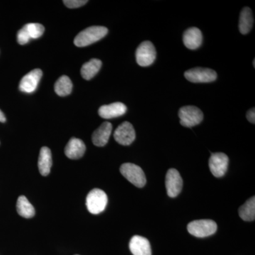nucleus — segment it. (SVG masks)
Returning a JSON list of instances; mask_svg holds the SVG:
<instances>
[{"label":"nucleus","instance_id":"17","mask_svg":"<svg viewBox=\"0 0 255 255\" xmlns=\"http://www.w3.org/2000/svg\"><path fill=\"white\" fill-rule=\"evenodd\" d=\"M86 151V146L80 139L72 137L65 148V155L71 159L81 158Z\"/></svg>","mask_w":255,"mask_h":255},{"label":"nucleus","instance_id":"25","mask_svg":"<svg viewBox=\"0 0 255 255\" xmlns=\"http://www.w3.org/2000/svg\"><path fill=\"white\" fill-rule=\"evenodd\" d=\"M247 119L251 123L255 124V108L251 109V110L248 111L247 113Z\"/></svg>","mask_w":255,"mask_h":255},{"label":"nucleus","instance_id":"26","mask_svg":"<svg viewBox=\"0 0 255 255\" xmlns=\"http://www.w3.org/2000/svg\"><path fill=\"white\" fill-rule=\"evenodd\" d=\"M6 117H5L4 114H3V112L0 110V122L1 123H4L6 122Z\"/></svg>","mask_w":255,"mask_h":255},{"label":"nucleus","instance_id":"4","mask_svg":"<svg viewBox=\"0 0 255 255\" xmlns=\"http://www.w3.org/2000/svg\"><path fill=\"white\" fill-rule=\"evenodd\" d=\"M120 172L128 181L138 188L143 187L146 184L145 173L141 167L132 163H124L121 166Z\"/></svg>","mask_w":255,"mask_h":255},{"label":"nucleus","instance_id":"27","mask_svg":"<svg viewBox=\"0 0 255 255\" xmlns=\"http://www.w3.org/2000/svg\"></svg>","mask_w":255,"mask_h":255},{"label":"nucleus","instance_id":"5","mask_svg":"<svg viewBox=\"0 0 255 255\" xmlns=\"http://www.w3.org/2000/svg\"><path fill=\"white\" fill-rule=\"evenodd\" d=\"M180 124L183 127L191 128L199 125L204 119V114L198 107L194 106H185L179 111Z\"/></svg>","mask_w":255,"mask_h":255},{"label":"nucleus","instance_id":"3","mask_svg":"<svg viewBox=\"0 0 255 255\" xmlns=\"http://www.w3.org/2000/svg\"><path fill=\"white\" fill-rule=\"evenodd\" d=\"M188 232L196 238H206L217 231V224L212 220H197L189 223Z\"/></svg>","mask_w":255,"mask_h":255},{"label":"nucleus","instance_id":"12","mask_svg":"<svg viewBox=\"0 0 255 255\" xmlns=\"http://www.w3.org/2000/svg\"><path fill=\"white\" fill-rule=\"evenodd\" d=\"M42 75L43 73L41 70L35 69L23 77L19 84L20 91L28 94L33 93L36 91Z\"/></svg>","mask_w":255,"mask_h":255},{"label":"nucleus","instance_id":"23","mask_svg":"<svg viewBox=\"0 0 255 255\" xmlns=\"http://www.w3.org/2000/svg\"><path fill=\"white\" fill-rule=\"evenodd\" d=\"M73 90V83L71 80L66 75L60 77L55 84V92L60 97H65L70 95Z\"/></svg>","mask_w":255,"mask_h":255},{"label":"nucleus","instance_id":"24","mask_svg":"<svg viewBox=\"0 0 255 255\" xmlns=\"http://www.w3.org/2000/svg\"><path fill=\"white\" fill-rule=\"evenodd\" d=\"M87 2L88 1H86V0H65L63 1L65 6L70 9L80 7V6L86 4Z\"/></svg>","mask_w":255,"mask_h":255},{"label":"nucleus","instance_id":"8","mask_svg":"<svg viewBox=\"0 0 255 255\" xmlns=\"http://www.w3.org/2000/svg\"><path fill=\"white\" fill-rule=\"evenodd\" d=\"M44 27L40 23H27L18 31V43L20 45L26 44L30 40L40 38L44 33Z\"/></svg>","mask_w":255,"mask_h":255},{"label":"nucleus","instance_id":"13","mask_svg":"<svg viewBox=\"0 0 255 255\" xmlns=\"http://www.w3.org/2000/svg\"><path fill=\"white\" fill-rule=\"evenodd\" d=\"M127 112V106L121 102H115L111 105L102 106L98 113L102 119H110L123 116Z\"/></svg>","mask_w":255,"mask_h":255},{"label":"nucleus","instance_id":"19","mask_svg":"<svg viewBox=\"0 0 255 255\" xmlns=\"http://www.w3.org/2000/svg\"><path fill=\"white\" fill-rule=\"evenodd\" d=\"M253 22L254 18L251 9L249 7L243 8L239 19V29L242 34H247L251 31Z\"/></svg>","mask_w":255,"mask_h":255},{"label":"nucleus","instance_id":"1","mask_svg":"<svg viewBox=\"0 0 255 255\" xmlns=\"http://www.w3.org/2000/svg\"><path fill=\"white\" fill-rule=\"evenodd\" d=\"M108 33V28L105 26H94L86 28L75 37L74 44L78 47L90 46L100 41Z\"/></svg>","mask_w":255,"mask_h":255},{"label":"nucleus","instance_id":"9","mask_svg":"<svg viewBox=\"0 0 255 255\" xmlns=\"http://www.w3.org/2000/svg\"><path fill=\"white\" fill-rule=\"evenodd\" d=\"M165 185L169 197H176L180 194L183 187V180L177 169L172 168L167 171L165 178Z\"/></svg>","mask_w":255,"mask_h":255},{"label":"nucleus","instance_id":"20","mask_svg":"<svg viewBox=\"0 0 255 255\" xmlns=\"http://www.w3.org/2000/svg\"><path fill=\"white\" fill-rule=\"evenodd\" d=\"M102 63L99 59H91L84 64L81 68V75L85 80H90L99 73L102 67Z\"/></svg>","mask_w":255,"mask_h":255},{"label":"nucleus","instance_id":"11","mask_svg":"<svg viewBox=\"0 0 255 255\" xmlns=\"http://www.w3.org/2000/svg\"><path fill=\"white\" fill-rule=\"evenodd\" d=\"M114 137L120 145H129L135 140V130L131 124L125 122L116 129Z\"/></svg>","mask_w":255,"mask_h":255},{"label":"nucleus","instance_id":"14","mask_svg":"<svg viewBox=\"0 0 255 255\" xmlns=\"http://www.w3.org/2000/svg\"><path fill=\"white\" fill-rule=\"evenodd\" d=\"M129 248L133 255H152L150 242L142 236H134L129 243Z\"/></svg>","mask_w":255,"mask_h":255},{"label":"nucleus","instance_id":"7","mask_svg":"<svg viewBox=\"0 0 255 255\" xmlns=\"http://www.w3.org/2000/svg\"><path fill=\"white\" fill-rule=\"evenodd\" d=\"M184 77L194 83H207L215 81L217 79V73L211 69L196 68L186 71Z\"/></svg>","mask_w":255,"mask_h":255},{"label":"nucleus","instance_id":"18","mask_svg":"<svg viewBox=\"0 0 255 255\" xmlns=\"http://www.w3.org/2000/svg\"><path fill=\"white\" fill-rule=\"evenodd\" d=\"M52 165H53V161H52L51 151L48 147H42L40 150L38 162V169L41 175L48 176L50 174Z\"/></svg>","mask_w":255,"mask_h":255},{"label":"nucleus","instance_id":"2","mask_svg":"<svg viewBox=\"0 0 255 255\" xmlns=\"http://www.w3.org/2000/svg\"><path fill=\"white\" fill-rule=\"evenodd\" d=\"M108 203V197L105 191L100 189H94L90 191L86 199L87 209L92 214H100L103 212Z\"/></svg>","mask_w":255,"mask_h":255},{"label":"nucleus","instance_id":"22","mask_svg":"<svg viewBox=\"0 0 255 255\" xmlns=\"http://www.w3.org/2000/svg\"><path fill=\"white\" fill-rule=\"evenodd\" d=\"M239 216L243 221H253L255 219V198L251 197L239 209Z\"/></svg>","mask_w":255,"mask_h":255},{"label":"nucleus","instance_id":"21","mask_svg":"<svg viewBox=\"0 0 255 255\" xmlns=\"http://www.w3.org/2000/svg\"><path fill=\"white\" fill-rule=\"evenodd\" d=\"M16 210L18 214L25 219H31L35 215L34 207L24 196L18 197L16 203Z\"/></svg>","mask_w":255,"mask_h":255},{"label":"nucleus","instance_id":"6","mask_svg":"<svg viewBox=\"0 0 255 255\" xmlns=\"http://www.w3.org/2000/svg\"><path fill=\"white\" fill-rule=\"evenodd\" d=\"M137 63L140 66H150L156 58V50L150 41H143L137 47L135 53Z\"/></svg>","mask_w":255,"mask_h":255},{"label":"nucleus","instance_id":"10","mask_svg":"<svg viewBox=\"0 0 255 255\" xmlns=\"http://www.w3.org/2000/svg\"><path fill=\"white\" fill-rule=\"evenodd\" d=\"M229 159L223 152L213 153L209 159V168L211 173L216 177H221L227 172Z\"/></svg>","mask_w":255,"mask_h":255},{"label":"nucleus","instance_id":"16","mask_svg":"<svg viewBox=\"0 0 255 255\" xmlns=\"http://www.w3.org/2000/svg\"><path fill=\"white\" fill-rule=\"evenodd\" d=\"M112 131V125L110 122H105L92 134V142L97 147H103L110 140Z\"/></svg>","mask_w":255,"mask_h":255},{"label":"nucleus","instance_id":"15","mask_svg":"<svg viewBox=\"0 0 255 255\" xmlns=\"http://www.w3.org/2000/svg\"><path fill=\"white\" fill-rule=\"evenodd\" d=\"M203 36L201 31L198 28H188L183 34L184 46L190 50H196L201 46Z\"/></svg>","mask_w":255,"mask_h":255}]
</instances>
